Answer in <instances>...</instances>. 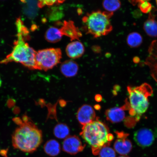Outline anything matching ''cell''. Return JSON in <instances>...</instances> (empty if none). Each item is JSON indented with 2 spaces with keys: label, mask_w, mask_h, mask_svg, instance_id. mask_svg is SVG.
Wrapping results in <instances>:
<instances>
[{
  "label": "cell",
  "mask_w": 157,
  "mask_h": 157,
  "mask_svg": "<svg viewBox=\"0 0 157 157\" xmlns=\"http://www.w3.org/2000/svg\"><path fill=\"white\" fill-rule=\"evenodd\" d=\"M63 35L60 29L55 27H51L47 30L45 37L48 42L56 43L61 40Z\"/></svg>",
  "instance_id": "cell-18"
},
{
  "label": "cell",
  "mask_w": 157,
  "mask_h": 157,
  "mask_svg": "<svg viewBox=\"0 0 157 157\" xmlns=\"http://www.w3.org/2000/svg\"><path fill=\"white\" fill-rule=\"evenodd\" d=\"M113 13L100 10L87 13L82 19L84 30L94 38L105 36L113 30L110 19Z\"/></svg>",
  "instance_id": "cell-4"
},
{
  "label": "cell",
  "mask_w": 157,
  "mask_h": 157,
  "mask_svg": "<svg viewBox=\"0 0 157 157\" xmlns=\"http://www.w3.org/2000/svg\"><path fill=\"white\" fill-rule=\"evenodd\" d=\"M139 8L143 13H147L151 11L152 9V6L148 1H139Z\"/></svg>",
  "instance_id": "cell-23"
},
{
  "label": "cell",
  "mask_w": 157,
  "mask_h": 157,
  "mask_svg": "<svg viewBox=\"0 0 157 157\" xmlns=\"http://www.w3.org/2000/svg\"><path fill=\"white\" fill-rule=\"evenodd\" d=\"M80 135L91 146L94 155L99 154L101 149L104 146H109L110 142L113 139V135L109 133L106 125L97 119L84 125Z\"/></svg>",
  "instance_id": "cell-2"
},
{
  "label": "cell",
  "mask_w": 157,
  "mask_h": 157,
  "mask_svg": "<svg viewBox=\"0 0 157 157\" xmlns=\"http://www.w3.org/2000/svg\"><path fill=\"white\" fill-rule=\"evenodd\" d=\"M127 42L129 46L132 48H137L142 44V37L138 33L133 32L128 36Z\"/></svg>",
  "instance_id": "cell-20"
},
{
  "label": "cell",
  "mask_w": 157,
  "mask_h": 157,
  "mask_svg": "<svg viewBox=\"0 0 157 157\" xmlns=\"http://www.w3.org/2000/svg\"><path fill=\"white\" fill-rule=\"evenodd\" d=\"M62 57L61 50L59 48H49L36 52L35 60L38 70L47 71L58 64Z\"/></svg>",
  "instance_id": "cell-6"
},
{
  "label": "cell",
  "mask_w": 157,
  "mask_h": 157,
  "mask_svg": "<svg viewBox=\"0 0 157 157\" xmlns=\"http://www.w3.org/2000/svg\"><path fill=\"white\" fill-rule=\"evenodd\" d=\"M44 150L45 153L48 155L56 156L59 154L60 152V145L58 141L52 139L45 143Z\"/></svg>",
  "instance_id": "cell-17"
},
{
  "label": "cell",
  "mask_w": 157,
  "mask_h": 157,
  "mask_svg": "<svg viewBox=\"0 0 157 157\" xmlns=\"http://www.w3.org/2000/svg\"><path fill=\"white\" fill-rule=\"evenodd\" d=\"M156 3L157 6V1H156Z\"/></svg>",
  "instance_id": "cell-29"
},
{
  "label": "cell",
  "mask_w": 157,
  "mask_h": 157,
  "mask_svg": "<svg viewBox=\"0 0 157 157\" xmlns=\"http://www.w3.org/2000/svg\"><path fill=\"white\" fill-rule=\"evenodd\" d=\"M76 117L83 126L91 123L97 119L95 111L91 105H84L78 110Z\"/></svg>",
  "instance_id": "cell-11"
},
{
  "label": "cell",
  "mask_w": 157,
  "mask_h": 157,
  "mask_svg": "<svg viewBox=\"0 0 157 157\" xmlns=\"http://www.w3.org/2000/svg\"><path fill=\"white\" fill-rule=\"evenodd\" d=\"M17 36L12 52L1 63L7 64L15 62L20 63L30 69L38 70L35 60L36 52L25 42V38H29V35L17 31Z\"/></svg>",
  "instance_id": "cell-3"
},
{
  "label": "cell",
  "mask_w": 157,
  "mask_h": 157,
  "mask_svg": "<svg viewBox=\"0 0 157 157\" xmlns=\"http://www.w3.org/2000/svg\"><path fill=\"white\" fill-rule=\"evenodd\" d=\"M132 115L140 116L147 111L149 106L148 98L152 95V88L144 83L137 87L127 88Z\"/></svg>",
  "instance_id": "cell-5"
},
{
  "label": "cell",
  "mask_w": 157,
  "mask_h": 157,
  "mask_svg": "<svg viewBox=\"0 0 157 157\" xmlns=\"http://www.w3.org/2000/svg\"><path fill=\"white\" fill-rule=\"evenodd\" d=\"M119 157H129L128 156H125V155H123V156H119Z\"/></svg>",
  "instance_id": "cell-28"
},
{
  "label": "cell",
  "mask_w": 157,
  "mask_h": 157,
  "mask_svg": "<svg viewBox=\"0 0 157 157\" xmlns=\"http://www.w3.org/2000/svg\"><path fill=\"white\" fill-rule=\"evenodd\" d=\"M66 53L69 57L73 59L79 58L85 51L83 44L78 40L70 43L66 48Z\"/></svg>",
  "instance_id": "cell-13"
},
{
  "label": "cell",
  "mask_w": 157,
  "mask_h": 157,
  "mask_svg": "<svg viewBox=\"0 0 157 157\" xmlns=\"http://www.w3.org/2000/svg\"><path fill=\"white\" fill-rule=\"evenodd\" d=\"M102 5L104 8L107 12L113 13L120 8L121 2L118 0H107L104 1Z\"/></svg>",
  "instance_id": "cell-21"
},
{
  "label": "cell",
  "mask_w": 157,
  "mask_h": 157,
  "mask_svg": "<svg viewBox=\"0 0 157 157\" xmlns=\"http://www.w3.org/2000/svg\"><path fill=\"white\" fill-rule=\"evenodd\" d=\"M109 146L106 145L101 149L99 153V157H116L115 150Z\"/></svg>",
  "instance_id": "cell-22"
},
{
  "label": "cell",
  "mask_w": 157,
  "mask_h": 157,
  "mask_svg": "<svg viewBox=\"0 0 157 157\" xmlns=\"http://www.w3.org/2000/svg\"><path fill=\"white\" fill-rule=\"evenodd\" d=\"M2 84V81L1 78H0V87H1Z\"/></svg>",
  "instance_id": "cell-27"
},
{
  "label": "cell",
  "mask_w": 157,
  "mask_h": 157,
  "mask_svg": "<svg viewBox=\"0 0 157 157\" xmlns=\"http://www.w3.org/2000/svg\"><path fill=\"white\" fill-rule=\"evenodd\" d=\"M54 133L57 138L60 139L66 138L70 133V129L66 124L59 123L54 127Z\"/></svg>",
  "instance_id": "cell-19"
},
{
  "label": "cell",
  "mask_w": 157,
  "mask_h": 157,
  "mask_svg": "<svg viewBox=\"0 0 157 157\" xmlns=\"http://www.w3.org/2000/svg\"><path fill=\"white\" fill-rule=\"evenodd\" d=\"M125 107H113L107 110L105 115L108 121L112 123L122 121L125 118Z\"/></svg>",
  "instance_id": "cell-14"
},
{
  "label": "cell",
  "mask_w": 157,
  "mask_h": 157,
  "mask_svg": "<svg viewBox=\"0 0 157 157\" xmlns=\"http://www.w3.org/2000/svg\"><path fill=\"white\" fill-rule=\"evenodd\" d=\"M144 64L150 69L152 77L157 82V41H153L148 48V55Z\"/></svg>",
  "instance_id": "cell-10"
},
{
  "label": "cell",
  "mask_w": 157,
  "mask_h": 157,
  "mask_svg": "<svg viewBox=\"0 0 157 157\" xmlns=\"http://www.w3.org/2000/svg\"><path fill=\"white\" fill-rule=\"evenodd\" d=\"M60 71L65 76L74 77L77 74L78 70V64L72 60H67L63 63L60 66Z\"/></svg>",
  "instance_id": "cell-15"
},
{
  "label": "cell",
  "mask_w": 157,
  "mask_h": 157,
  "mask_svg": "<svg viewBox=\"0 0 157 157\" xmlns=\"http://www.w3.org/2000/svg\"><path fill=\"white\" fill-rule=\"evenodd\" d=\"M85 145L82 144L80 139L77 136H68L63 143L62 149L64 151L72 155H76L82 152L85 148Z\"/></svg>",
  "instance_id": "cell-8"
},
{
  "label": "cell",
  "mask_w": 157,
  "mask_h": 157,
  "mask_svg": "<svg viewBox=\"0 0 157 157\" xmlns=\"http://www.w3.org/2000/svg\"><path fill=\"white\" fill-rule=\"evenodd\" d=\"M157 138V129H139L134 133L133 138L137 145L144 148L152 145Z\"/></svg>",
  "instance_id": "cell-7"
},
{
  "label": "cell",
  "mask_w": 157,
  "mask_h": 157,
  "mask_svg": "<svg viewBox=\"0 0 157 157\" xmlns=\"http://www.w3.org/2000/svg\"><path fill=\"white\" fill-rule=\"evenodd\" d=\"M94 108H95V109L98 110H99L101 109V107L100 106V105H95Z\"/></svg>",
  "instance_id": "cell-26"
},
{
  "label": "cell",
  "mask_w": 157,
  "mask_h": 157,
  "mask_svg": "<svg viewBox=\"0 0 157 157\" xmlns=\"http://www.w3.org/2000/svg\"><path fill=\"white\" fill-rule=\"evenodd\" d=\"M95 99L96 101L100 102L101 101L102 98V96L101 95H100V94H97V95H96L95 96Z\"/></svg>",
  "instance_id": "cell-25"
},
{
  "label": "cell",
  "mask_w": 157,
  "mask_h": 157,
  "mask_svg": "<svg viewBox=\"0 0 157 157\" xmlns=\"http://www.w3.org/2000/svg\"><path fill=\"white\" fill-rule=\"evenodd\" d=\"M60 30L63 35L69 37L71 41L78 40L82 36L81 31L71 21H64Z\"/></svg>",
  "instance_id": "cell-12"
},
{
  "label": "cell",
  "mask_w": 157,
  "mask_h": 157,
  "mask_svg": "<svg viewBox=\"0 0 157 157\" xmlns=\"http://www.w3.org/2000/svg\"><path fill=\"white\" fill-rule=\"evenodd\" d=\"M117 139L116 140L114 148L118 154L125 155L130 152L132 150V145L131 141L127 138L128 133L123 132L116 131Z\"/></svg>",
  "instance_id": "cell-9"
},
{
  "label": "cell",
  "mask_w": 157,
  "mask_h": 157,
  "mask_svg": "<svg viewBox=\"0 0 157 157\" xmlns=\"http://www.w3.org/2000/svg\"><path fill=\"white\" fill-rule=\"evenodd\" d=\"M13 120L19 126L12 135L13 146L23 152H35L42 142V131L27 115L23 117V121L19 117Z\"/></svg>",
  "instance_id": "cell-1"
},
{
  "label": "cell",
  "mask_w": 157,
  "mask_h": 157,
  "mask_svg": "<svg viewBox=\"0 0 157 157\" xmlns=\"http://www.w3.org/2000/svg\"><path fill=\"white\" fill-rule=\"evenodd\" d=\"M64 2L63 1H39L38 2V5L39 7L42 8L45 6H52L55 4H59Z\"/></svg>",
  "instance_id": "cell-24"
},
{
  "label": "cell",
  "mask_w": 157,
  "mask_h": 157,
  "mask_svg": "<svg viewBox=\"0 0 157 157\" xmlns=\"http://www.w3.org/2000/svg\"><path fill=\"white\" fill-rule=\"evenodd\" d=\"M143 28L149 36H157V21L154 15L151 13L149 14L148 18L145 21Z\"/></svg>",
  "instance_id": "cell-16"
}]
</instances>
